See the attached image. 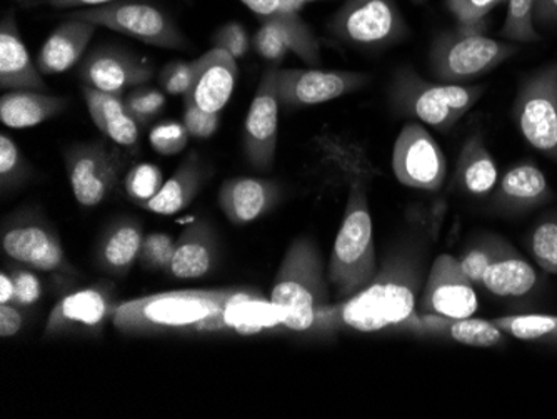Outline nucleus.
Returning a JSON list of instances; mask_svg holds the SVG:
<instances>
[{
  "instance_id": "f257e3e1",
  "label": "nucleus",
  "mask_w": 557,
  "mask_h": 419,
  "mask_svg": "<svg viewBox=\"0 0 557 419\" xmlns=\"http://www.w3.org/2000/svg\"><path fill=\"white\" fill-rule=\"evenodd\" d=\"M424 286L422 243H400L379 266L366 289L346 301L331 303L319 316L314 336L331 337L343 331L386 333L403 331L418 312Z\"/></svg>"
},
{
  "instance_id": "f03ea898",
  "label": "nucleus",
  "mask_w": 557,
  "mask_h": 419,
  "mask_svg": "<svg viewBox=\"0 0 557 419\" xmlns=\"http://www.w3.org/2000/svg\"><path fill=\"white\" fill-rule=\"evenodd\" d=\"M379 176L371 159L364 158L347 180L346 209L327 268L329 286L336 301H346L371 284L377 274L374 224L369 208V183Z\"/></svg>"
},
{
  "instance_id": "7ed1b4c3",
  "label": "nucleus",
  "mask_w": 557,
  "mask_h": 419,
  "mask_svg": "<svg viewBox=\"0 0 557 419\" xmlns=\"http://www.w3.org/2000/svg\"><path fill=\"white\" fill-rule=\"evenodd\" d=\"M271 301L289 333L314 336L319 316L331 305V286L318 244L309 237L293 241L275 274Z\"/></svg>"
},
{
  "instance_id": "20e7f679",
  "label": "nucleus",
  "mask_w": 557,
  "mask_h": 419,
  "mask_svg": "<svg viewBox=\"0 0 557 419\" xmlns=\"http://www.w3.org/2000/svg\"><path fill=\"white\" fill-rule=\"evenodd\" d=\"M230 289H181L121 303L112 324L124 336H187L190 328L214 316Z\"/></svg>"
},
{
  "instance_id": "39448f33",
  "label": "nucleus",
  "mask_w": 557,
  "mask_h": 419,
  "mask_svg": "<svg viewBox=\"0 0 557 419\" xmlns=\"http://www.w3.org/2000/svg\"><path fill=\"white\" fill-rule=\"evenodd\" d=\"M484 90L486 86L474 84L429 83L414 69L399 67L391 79L389 104L397 115L447 133L478 104Z\"/></svg>"
},
{
  "instance_id": "423d86ee",
  "label": "nucleus",
  "mask_w": 557,
  "mask_h": 419,
  "mask_svg": "<svg viewBox=\"0 0 557 419\" xmlns=\"http://www.w3.org/2000/svg\"><path fill=\"white\" fill-rule=\"evenodd\" d=\"M487 22L444 30L431 44L429 67L440 83L469 84L515 58L519 46L486 36Z\"/></svg>"
},
{
  "instance_id": "0eeeda50",
  "label": "nucleus",
  "mask_w": 557,
  "mask_h": 419,
  "mask_svg": "<svg viewBox=\"0 0 557 419\" xmlns=\"http://www.w3.org/2000/svg\"><path fill=\"white\" fill-rule=\"evenodd\" d=\"M65 19L92 22L97 27H106L161 49L184 51L190 47L189 39L174 19L147 0H115L99 8L79 9L65 15Z\"/></svg>"
},
{
  "instance_id": "6e6552de",
  "label": "nucleus",
  "mask_w": 557,
  "mask_h": 419,
  "mask_svg": "<svg viewBox=\"0 0 557 419\" xmlns=\"http://www.w3.org/2000/svg\"><path fill=\"white\" fill-rule=\"evenodd\" d=\"M327 33L347 46L381 51L408 39L409 26L394 0H344Z\"/></svg>"
},
{
  "instance_id": "1a4fd4ad",
  "label": "nucleus",
  "mask_w": 557,
  "mask_h": 419,
  "mask_svg": "<svg viewBox=\"0 0 557 419\" xmlns=\"http://www.w3.org/2000/svg\"><path fill=\"white\" fill-rule=\"evenodd\" d=\"M512 119L522 139L557 164V61L521 81Z\"/></svg>"
},
{
  "instance_id": "9d476101",
  "label": "nucleus",
  "mask_w": 557,
  "mask_h": 419,
  "mask_svg": "<svg viewBox=\"0 0 557 419\" xmlns=\"http://www.w3.org/2000/svg\"><path fill=\"white\" fill-rule=\"evenodd\" d=\"M65 171L75 201L96 208L111 197L129 164V155L108 140L77 143L64 152Z\"/></svg>"
},
{
  "instance_id": "9b49d317",
  "label": "nucleus",
  "mask_w": 557,
  "mask_h": 419,
  "mask_svg": "<svg viewBox=\"0 0 557 419\" xmlns=\"http://www.w3.org/2000/svg\"><path fill=\"white\" fill-rule=\"evenodd\" d=\"M289 333L284 326L283 316L271 298L249 287H231L230 296L214 316H209L196 326L193 334H224V336H265V334Z\"/></svg>"
},
{
  "instance_id": "f8f14e48",
  "label": "nucleus",
  "mask_w": 557,
  "mask_h": 419,
  "mask_svg": "<svg viewBox=\"0 0 557 419\" xmlns=\"http://www.w3.org/2000/svg\"><path fill=\"white\" fill-rule=\"evenodd\" d=\"M2 249L11 261L40 273L75 274L64 246L46 221L22 211L2 226Z\"/></svg>"
},
{
  "instance_id": "ddd939ff",
  "label": "nucleus",
  "mask_w": 557,
  "mask_h": 419,
  "mask_svg": "<svg viewBox=\"0 0 557 419\" xmlns=\"http://www.w3.org/2000/svg\"><path fill=\"white\" fill-rule=\"evenodd\" d=\"M393 171L404 186L440 190L447 177V161L437 140L421 122L411 121L400 130L393 151Z\"/></svg>"
},
{
  "instance_id": "4468645a",
  "label": "nucleus",
  "mask_w": 557,
  "mask_h": 419,
  "mask_svg": "<svg viewBox=\"0 0 557 419\" xmlns=\"http://www.w3.org/2000/svg\"><path fill=\"white\" fill-rule=\"evenodd\" d=\"M371 83L364 72L322 71V69H278L277 89L286 109L311 108L336 101Z\"/></svg>"
},
{
  "instance_id": "2eb2a0df",
  "label": "nucleus",
  "mask_w": 557,
  "mask_h": 419,
  "mask_svg": "<svg viewBox=\"0 0 557 419\" xmlns=\"http://www.w3.org/2000/svg\"><path fill=\"white\" fill-rule=\"evenodd\" d=\"M277 72V65L265 69L244 122V155L252 168L262 172L271 171L277 152L278 112L283 108Z\"/></svg>"
},
{
  "instance_id": "dca6fc26",
  "label": "nucleus",
  "mask_w": 557,
  "mask_h": 419,
  "mask_svg": "<svg viewBox=\"0 0 557 419\" xmlns=\"http://www.w3.org/2000/svg\"><path fill=\"white\" fill-rule=\"evenodd\" d=\"M114 287L96 284L67 294L47 318L44 337L72 336V334H99L114 316Z\"/></svg>"
},
{
  "instance_id": "f3484780",
  "label": "nucleus",
  "mask_w": 557,
  "mask_h": 419,
  "mask_svg": "<svg viewBox=\"0 0 557 419\" xmlns=\"http://www.w3.org/2000/svg\"><path fill=\"white\" fill-rule=\"evenodd\" d=\"M83 86L124 97L136 87L146 86L154 77V67L124 47L97 46L81 61Z\"/></svg>"
},
{
  "instance_id": "a211bd4d",
  "label": "nucleus",
  "mask_w": 557,
  "mask_h": 419,
  "mask_svg": "<svg viewBox=\"0 0 557 419\" xmlns=\"http://www.w3.org/2000/svg\"><path fill=\"white\" fill-rule=\"evenodd\" d=\"M478 308L475 287L462 274L458 258L437 256L425 276L418 312L446 318H471Z\"/></svg>"
},
{
  "instance_id": "6ab92c4d",
  "label": "nucleus",
  "mask_w": 557,
  "mask_h": 419,
  "mask_svg": "<svg viewBox=\"0 0 557 419\" xmlns=\"http://www.w3.org/2000/svg\"><path fill=\"white\" fill-rule=\"evenodd\" d=\"M491 194V211L506 218L536 211L554 199L546 174L533 161L512 165Z\"/></svg>"
},
{
  "instance_id": "aec40b11",
  "label": "nucleus",
  "mask_w": 557,
  "mask_h": 419,
  "mask_svg": "<svg viewBox=\"0 0 557 419\" xmlns=\"http://www.w3.org/2000/svg\"><path fill=\"white\" fill-rule=\"evenodd\" d=\"M194 64L196 72L193 86L184 96V102L221 114L222 109L231 101L239 79L237 59L230 52L212 47L211 51L197 58Z\"/></svg>"
},
{
  "instance_id": "412c9836",
  "label": "nucleus",
  "mask_w": 557,
  "mask_h": 419,
  "mask_svg": "<svg viewBox=\"0 0 557 419\" xmlns=\"http://www.w3.org/2000/svg\"><path fill=\"white\" fill-rule=\"evenodd\" d=\"M404 333L418 336L440 337L474 348H499L508 334L494 324L493 319L446 318V316L416 312L404 328Z\"/></svg>"
},
{
  "instance_id": "4be33fe9",
  "label": "nucleus",
  "mask_w": 557,
  "mask_h": 419,
  "mask_svg": "<svg viewBox=\"0 0 557 419\" xmlns=\"http://www.w3.org/2000/svg\"><path fill=\"white\" fill-rule=\"evenodd\" d=\"M283 187L262 177H233L219 190V206L236 226L255 223L281 201Z\"/></svg>"
},
{
  "instance_id": "5701e85b",
  "label": "nucleus",
  "mask_w": 557,
  "mask_h": 419,
  "mask_svg": "<svg viewBox=\"0 0 557 419\" xmlns=\"http://www.w3.org/2000/svg\"><path fill=\"white\" fill-rule=\"evenodd\" d=\"M0 87L9 90H39L49 93L37 64H34L14 12H8L0 22Z\"/></svg>"
},
{
  "instance_id": "b1692460",
  "label": "nucleus",
  "mask_w": 557,
  "mask_h": 419,
  "mask_svg": "<svg viewBox=\"0 0 557 419\" xmlns=\"http://www.w3.org/2000/svg\"><path fill=\"white\" fill-rule=\"evenodd\" d=\"M97 26L79 19H65L61 26L47 37L37 56V67L42 76H58L86 58Z\"/></svg>"
},
{
  "instance_id": "393cba45",
  "label": "nucleus",
  "mask_w": 557,
  "mask_h": 419,
  "mask_svg": "<svg viewBox=\"0 0 557 419\" xmlns=\"http://www.w3.org/2000/svg\"><path fill=\"white\" fill-rule=\"evenodd\" d=\"M484 291L500 299H525L541 287V276L524 256L506 241L484 274Z\"/></svg>"
},
{
  "instance_id": "a878e982",
  "label": "nucleus",
  "mask_w": 557,
  "mask_h": 419,
  "mask_svg": "<svg viewBox=\"0 0 557 419\" xmlns=\"http://www.w3.org/2000/svg\"><path fill=\"white\" fill-rule=\"evenodd\" d=\"M261 22L274 24L283 30L290 52L300 61L315 67L321 64V42L308 22L296 12L287 11L283 0H240Z\"/></svg>"
},
{
  "instance_id": "bb28decb",
  "label": "nucleus",
  "mask_w": 557,
  "mask_h": 419,
  "mask_svg": "<svg viewBox=\"0 0 557 419\" xmlns=\"http://www.w3.org/2000/svg\"><path fill=\"white\" fill-rule=\"evenodd\" d=\"M219 244L214 230L206 221H196L175 239L169 273L177 280H199L211 273L218 261Z\"/></svg>"
},
{
  "instance_id": "cd10ccee",
  "label": "nucleus",
  "mask_w": 557,
  "mask_h": 419,
  "mask_svg": "<svg viewBox=\"0 0 557 419\" xmlns=\"http://www.w3.org/2000/svg\"><path fill=\"white\" fill-rule=\"evenodd\" d=\"M83 94L87 111L100 134L111 143L125 147L127 151H136L140 127L127 112L124 97L102 93L89 86H83Z\"/></svg>"
},
{
  "instance_id": "c85d7f7f",
  "label": "nucleus",
  "mask_w": 557,
  "mask_h": 419,
  "mask_svg": "<svg viewBox=\"0 0 557 419\" xmlns=\"http://www.w3.org/2000/svg\"><path fill=\"white\" fill-rule=\"evenodd\" d=\"M144 231L134 219L124 218L106 227L97 243L96 261L100 271L112 276H125L143 249Z\"/></svg>"
},
{
  "instance_id": "c756f323",
  "label": "nucleus",
  "mask_w": 557,
  "mask_h": 419,
  "mask_svg": "<svg viewBox=\"0 0 557 419\" xmlns=\"http://www.w3.org/2000/svg\"><path fill=\"white\" fill-rule=\"evenodd\" d=\"M208 180V165L196 152H189L180 168L175 169L171 180L165 181L161 190L143 208L159 215L177 214L196 199Z\"/></svg>"
},
{
  "instance_id": "7c9ffc66",
  "label": "nucleus",
  "mask_w": 557,
  "mask_h": 419,
  "mask_svg": "<svg viewBox=\"0 0 557 419\" xmlns=\"http://www.w3.org/2000/svg\"><path fill=\"white\" fill-rule=\"evenodd\" d=\"M499 181L496 161L487 149L481 133L471 134L462 144L456 169H454V189L469 196H487L493 193Z\"/></svg>"
},
{
  "instance_id": "2f4dec72",
  "label": "nucleus",
  "mask_w": 557,
  "mask_h": 419,
  "mask_svg": "<svg viewBox=\"0 0 557 419\" xmlns=\"http://www.w3.org/2000/svg\"><path fill=\"white\" fill-rule=\"evenodd\" d=\"M67 97L39 90H9L0 97V119L12 130L36 127L67 109Z\"/></svg>"
},
{
  "instance_id": "473e14b6",
  "label": "nucleus",
  "mask_w": 557,
  "mask_h": 419,
  "mask_svg": "<svg viewBox=\"0 0 557 419\" xmlns=\"http://www.w3.org/2000/svg\"><path fill=\"white\" fill-rule=\"evenodd\" d=\"M499 330L516 340L528 343L556 344L557 316L553 315H512L493 319Z\"/></svg>"
},
{
  "instance_id": "72a5a7b5",
  "label": "nucleus",
  "mask_w": 557,
  "mask_h": 419,
  "mask_svg": "<svg viewBox=\"0 0 557 419\" xmlns=\"http://www.w3.org/2000/svg\"><path fill=\"white\" fill-rule=\"evenodd\" d=\"M528 249L544 273L557 276V211L547 212L528 236Z\"/></svg>"
},
{
  "instance_id": "f704fd0d",
  "label": "nucleus",
  "mask_w": 557,
  "mask_h": 419,
  "mask_svg": "<svg viewBox=\"0 0 557 419\" xmlns=\"http://www.w3.org/2000/svg\"><path fill=\"white\" fill-rule=\"evenodd\" d=\"M506 2H508V14L500 30L503 39L515 44L540 42L541 34L537 33L536 22H534L536 0H506Z\"/></svg>"
},
{
  "instance_id": "c9c22d12",
  "label": "nucleus",
  "mask_w": 557,
  "mask_h": 419,
  "mask_svg": "<svg viewBox=\"0 0 557 419\" xmlns=\"http://www.w3.org/2000/svg\"><path fill=\"white\" fill-rule=\"evenodd\" d=\"M34 169L29 159L18 149L14 139L2 134L0 136V187L4 193L25 186L33 177Z\"/></svg>"
},
{
  "instance_id": "e433bc0d",
  "label": "nucleus",
  "mask_w": 557,
  "mask_h": 419,
  "mask_svg": "<svg viewBox=\"0 0 557 419\" xmlns=\"http://www.w3.org/2000/svg\"><path fill=\"white\" fill-rule=\"evenodd\" d=\"M504 243H506V239H503V237L486 236L469 246L468 251L461 258H458L462 274L468 278L472 286L481 287L487 268L499 255Z\"/></svg>"
},
{
  "instance_id": "4c0bfd02",
  "label": "nucleus",
  "mask_w": 557,
  "mask_h": 419,
  "mask_svg": "<svg viewBox=\"0 0 557 419\" xmlns=\"http://www.w3.org/2000/svg\"><path fill=\"white\" fill-rule=\"evenodd\" d=\"M162 186H164L162 171L154 164H137L125 174V193L139 206L149 202Z\"/></svg>"
},
{
  "instance_id": "58836bf2",
  "label": "nucleus",
  "mask_w": 557,
  "mask_h": 419,
  "mask_svg": "<svg viewBox=\"0 0 557 419\" xmlns=\"http://www.w3.org/2000/svg\"><path fill=\"white\" fill-rule=\"evenodd\" d=\"M124 102L127 112L137 122V126L144 130V127H149L150 122L164 111L165 96L161 90L140 86L125 94Z\"/></svg>"
},
{
  "instance_id": "ea45409f",
  "label": "nucleus",
  "mask_w": 557,
  "mask_h": 419,
  "mask_svg": "<svg viewBox=\"0 0 557 419\" xmlns=\"http://www.w3.org/2000/svg\"><path fill=\"white\" fill-rule=\"evenodd\" d=\"M189 133L183 122L162 121L150 131V146L161 156H175L186 149Z\"/></svg>"
},
{
  "instance_id": "a19ab883",
  "label": "nucleus",
  "mask_w": 557,
  "mask_h": 419,
  "mask_svg": "<svg viewBox=\"0 0 557 419\" xmlns=\"http://www.w3.org/2000/svg\"><path fill=\"white\" fill-rule=\"evenodd\" d=\"M175 239L169 234L152 233L144 236L143 249H140L139 261L147 269L154 271H169L172 258H174Z\"/></svg>"
},
{
  "instance_id": "79ce46f5",
  "label": "nucleus",
  "mask_w": 557,
  "mask_h": 419,
  "mask_svg": "<svg viewBox=\"0 0 557 419\" xmlns=\"http://www.w3.org/2000/svg\"><path fill=\"white\" fill-rule=\"evenodd\" d=\"M252 46H255L258 54L264 61L271 62L272 65L283 62L290 52L289 42H287L283 30L274 24H269V22H261V27L252 39Z\"/></svg>"
},
{
  "instance_id": "37998d69",
  "label": "nucleus",
  "mask_w": 557,
  "mask_h": 419,
  "mask_svg": "<svg viewBox=\"0 0 557 419\" xmlns=\"http://www.w3.org/2000/svg\"><path fill=\"white\" fill-rule=\"evenodd\" d=\"M5 271L11 274L12 283H14V305L21 306V308L36 305L42 296V283L34 273V269L14 261L12 268L5 269Z\"/></svg>"
},
{
  "instance_id": "c03bdc74",
  "label": "nucleus",
  "mask_w": 557,
  "mask_h": 419,
  "mask_svg": "<svg viewBox=\"0 0 557 419\" xmlns=\"http://www.w3.org/2000/svg\"><path fill=\"white\" fill-rule=\"evenodd\" d=\"M506 0H444L447 11L461 26H475L487 22V15Z\"/></svg>"
},
{
  "instance_id": "a18cd8bd",
  "label": "nucleus",
  "mask_w": 557,
  "mask_h": 419,
  "mask_svg": "<svg viewBox=\"0 0 557 419\" xmlns=\"http://www.w3.org/2000/svg\"><path fill=\"white\" fill-rule=\"evenodd\" d=\"M212 46L215 49L230 52L234 59L246 58L249 52L250 40L249 33L239 22H227L224 26L219 27L211 37Z\"/></svg>"
},
{
  "instance_id": "49530a36",
  "label": "nucleus",
  "mask_w": 557,
  "mask_h": 419,
  "mask_svg": "<svg viewBox=\"0 0 557 419\" xmlns=\"http://www.w3.org/2000/svg\"><path fill=\"white\" fill-rule=\"evenodd\" d=\"M194 72H196L194 61L171 62L159 72V83L169 96H186L190 86H193Z\"/></svg>"
},
{
  "instance_id": "de8ad7c7",
  "label": "nucleus",
  "mask_w": 557,
  "mask_h": 419,
  "mask_svg": "<svg viewBox=\"0 0 557 419\" xmlns=\"http://www.w3.org/2000/svg\"><path fill=\"white\" fill-rule=\"evenodd\" d=\"M219 114L197 108L190 102H184L183 124L194 139H209L219 130Z\"/></svg>"
},
{
  "instance_id": "09e8293b",
  "label": "nucleus",
  "mask_w": 557,
  "mask_h": 419,
  "mask_svg": "<svg viewBox=\"0 0 557 419\" xmlns=\"http://www.w3.org/2000/svg\"><path fill=\"white\" fill-rule=\"evenodd\" d=\"M25 318L24 312L21 311V306L14 305H0V336L12 337L24 328Z\"/></svg>"
},
{
  "instance_id": "8fccbe9b",
  "label": "nucleus",
  "mask_w": 557,
  "mask_h": 419,
  "mask_svg": "<svg viewBox=\"0 0 557 419\" xmlns=\"http://www.w3.org/2000/svg\"><path fill=\"white\" fill-rule=\"evenodd\" d=\"M534 22L537 29L557 30V0H536Z\"/></svg>"
},
{
  "instance_id": "3c124183",
  "label": "nucleus",
  "mask_w": 557,
  "mask_h": 419,
  "mask_svg": "<svg viewBox=\"0 0 557 419\" xmlns=\"http://www.w3.org/2000/svg\"><path fill=\"white\" fill-rule=\"evenodd\" d=\"M44 2L52 9H87L111 4V2H115V0H44Z\"/></svg>"
},
{
  "instance_id": "603ef678",
  "label": "nucleus",
  "mask_w": 557,
  "mask_h": 419,
  "mask_svg": "<svg viewBox=\"0 0 557 419\" xmlns=\"http://www.w3.org/2000/svg\"><path fill=\"white\" fill-rule=\"evenodd\" d=\"M11 303H14V283L11 274L4 269L0 274V305H11Z\"/></svg>"
},
{
  "instance_id": "864d4df0",
  "label": "nucleus",
  "mask_w": 557,
  "mask_h": 419,
  "mask_svg": "<svg viewBox=\"0 0 557 419\" xmlns=\"http://www.w3.org/2000/svg\"><path fill=\"white\" fill-rule=\"evenodd\" d=\"M14 2H17L18 5L25 9L36 8V5L40 4V0H14Z\"/></svg>"
},
{
  "instance_id": "5fc2aeb1",
  "label": "nucleus",
  "mask_w": 557,
  "mask_h": 419,
  "mask_svg": "<svg viewBox=\"0 0 557 419\" xmlns=\"http://www.w3.org/2000/svg\"><path fill=\"white\" fill-rule=\"evenodd\" d=\"M300 2H302L304 5H308L311 4V2H321V0H300Z\"/></svg>"
},
{
  "instance_id": "6e6d98bb",
  "label": "nucleus",
  "mask_w": 557,
  "mask_h": 419,
  "mask_svg": "<svg viewBox=\"0 0 557 419\" xmlns=\"http://www.w3.org/2000/svg\"><path fill=\"white\" fill-rule=\"evenodd\" d=\"M412 2H414V4H419V5L428 4V0H412Z\"/></svg>"
},
{
  "instance_id": "4d7b16f0",
  "label": "nucleus",
  "mask_w": 557,
  "mask_h": 419,
  "mask_svg": "<svg viewBox=\"0 0 557 419\" xmlns=\"http://www.w3.org/2000/svg\"><path fill=\"white\" fill-rule=\"evenodd\" d=\"M187 2H190V0H187Z\"/></svg>"
}]
</instances>
